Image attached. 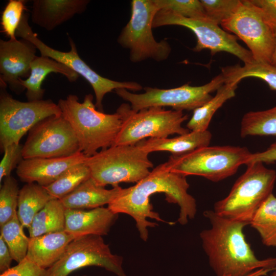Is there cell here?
Here are the masks:
<instances>
[{
  "label": "cell",
  "mask_w": 276,
  "mask_h": 276,
  "mask_svg": "<svg viewBox=\"0 0 276 276\" xmlns=\"http://www.w3.org/2000/svg\"><path fill=\"white\" fill-rule=\"evenodd\" d=\"M75 238L64 231L30 238L26 258L47 269L61 258L68 244Z\"/></svg>",
  "instance_id": "20"
},
{
  "label": "cell",
  "mask_w": 276,
  "mask_h": 276,
  "mask_svg": "<svg viewBox=\"0 0 276 276\" xmlns=\"http://www.w3.org/2000/svg\"><path fill=\"white\" fill-rule=\"evenodd\" d=\"M37 48L31 41L18 40H0V83L18 94L25 89L19 80L28 78L31 64L36 57Z\"/></svg>",
  "instance_id": "16"
},
{
  "label": "cell",
  "mask_w": 276,
  "mask_h": 276,
  "mask_svg": "<svg viewBox=\"0 0 276 276\" xmlns=\"http://www.w3.org/2000/svg\"><path fill=\"white\" fill-rule=\"evenodd\" d=\"M53 199L44 187L35 182L25 185L19 190L17 211L22 226L28 229L35 216Z\"/></svg>",
  "instance_id": "24"
},
{
  "label": "cell",
  "mask_w": 276,
  "mask_h": 276,
  "mask_svg": "<svg viewBox=\"0 0 276 276\" xmlns=\"http://www.w3.org/2000/svg\"><path fill=\"white\" fill-rule=\"evenodd\" d=\"M22 147L23 145L19 143L13 144L3 151L4 156L0 163L1 184L3 179L10 176L12 171L24 159Z\"/></svg>",
  "instance_id": "36"
},
{
  "label": "cell",
  "mask_w": 276,
  "mask_h": 276,
  "mask_svg": "<svg viewBox=\"0 0 276 276\" xmlns=\"http://www.w3.org/2000/svg\"><path fill=\"white\" fill-rule=\"evenodd\" d=\"M29 15L24 13L17 29L16 36L27 39L32 42L42 56L49 57L59 62L83 77L91 86L96 97L95 106L103 112L102 101L105 95L113 90L125 88L133 91H140L143 86L134 81H117L98 74L89 66L79 56L73 39L68 36L71 49L68 52H62L53 49L42 42L34 33L28 22Z\"/></svg>",
  "instance_id": "9"
},
{
  "label": "cell",
  "mask_w": 276,
  "mask_h": 276,
  "mask_svg": "<svg viewBox=\"0 0 276 276\" xmlns=\"http://www.w3.org/2000/svg\"><path fill=\"white\" fill-rule=\"evenodd\" d=\"M23 228L17 212L1 227L0 236L7 245L13 259L18 263L26 258L30 242V237L25 234Z\"/></svg>",
  "instance_id": "31"
},
{
  "label": "cell",
  "mask_w": 276,
  "mask_h": 276,
  "mask_svg": "<svg viewBox=\"0 0 276 276\" xmlns=\"http://www.w3.org/2000/svg\"><path fill=\"white\" fill-rule=\"evenodd\" d=\"M271 270H272L270 269H266V268L258 269L244 276H265L267 275V274ZM222 276H230V275H222Z\"/></svg>",
  "instance_id": "41"
},
{
  "label": "cell",
  "mask_w": 276,
  "mask_h": 276,
  "mask_svg": "<svg viewBox=\"0 0 276 276\" xmlns=\"http://www.w3.org/2000/svg\"><path fill=\"white\" fill-rule=\"evenodd\" d=\"M155 1L159 10H168L186 18H208L200 1L155 0Z\"/></svg>",
  "instance_id": "33"
},
{
  "label": "cell",
  "mask_w": 276,
  "mask_h": 276,
  "mask_svg": "<svg viewBox=\"0 0 276 276\" xmlns=\"http://www.w3.org/2000/svg\"><path fill=\"white\" fill-rule=\"evenodd\" d=\"M275 180V170L265 167L264 164L247 165L227 196L215 203L214 211L225 218L249 224L258 210L272 194Z\"/></svg>",
  "instance_id": "4"
},
{
  "label": "cell",
  "mask_w": 276,
  "mask_h": 276,
  "mask_svg": "<svg viewBox=\"0 0 276 276\" xmlns=\"http://www.w3.org/2000/svg\"><path fill=\"white\" fill-rule=\"evenodd\" d=\"M0 276H47V269L26 258L16 266L1 273Z\"/></svg>",
  "instance_id": "37"
},
{
  "label": "cell",
  "mask_w": 276,
  "mask_h": 276,
  "mask_svg": "<svg viewBox=\"0 0 276 276\" xmlns=\"http://www.w3.org/2000/svg\"><path fill=\"white\" fill-rule=\"evenodd\" d=\"M249 224L258 232L264 245L276 248V197L273 194L258 210Z\"/></svg>",
  "instance_id": "28"
},
{
  "label": "cell",
  "mask_w": 276,
  "mask_h": 276,
  "mask_svg": "<svg viewBox=\"0 0 276 276\" xmlns=\"http://www.w3.org/2000/svg\"><path fill=\"white\" fill-rule=\"evenodd\" d=\"M243 40L254 61L270 63L274 46V31L249 0L241 1L234 13L221 24Z\"/></svg>",
  "instance_id": "15"
},
{
  "label": "cell",
  "mask_w": 276,
  "mask_h": 276,
  "mask_svg": "<svg viewBox=\"0 0 276 276\" xmlns=\"http://www.w3.org/2000/svg\"><path fill=\"white\" fill-rule=\"evenodd\" d=\"M260 11L266 21L276 28V0H249Z\"/></svg>",
  "instance_id": "38"
},
{
  "label": "cell",
  "mask_w": 276,
  "mask_h": 276,
  "mask_svg": "<svg viewBox=\"0 0 276 276\" xmlns=\"http://www.w3.org/2000/svg\"><path fill=\"white\" fill-rule=\"evenodd\" d=\"M117 111L121 115L122 124L113 145H135L147 137L166 138L190 132L182 126L188 119L183 111L151 107L135 111L124 103Z\"/></svg>",
  "instance_id": "7"
},
{
  "label": "cell",
  "mask_w": 276,
  "mask_h": 276,
  "mask_svg": "<svg viewBox=\"0 0 276 276\" xmlns=\"http://www.w3.org/2000/svg\"><path fill=\"white\" fill-rule=\"evenodd\" d=\"M240 136H276V106L270 109L246 113L242 118Z\"/></svg>",
  "instance_id": "29"
},
{
  "label": "cell",
  "mask_w": 276,
  "mask_h": 276,
  "mask_svg": "<svg viewBox=\"0 0 276 276\" xmlns=\"http://www.w3.org/2000/svg\"><path fill=\"white\" fill-rule=\"evenodd\" d=\"M12 257L9 249L2 238L0 236V272L2 273L11 268V264L13 260Z\"/></svg>",
  "instance_id": "40"
},
{
  "label": "cell",
  "mask_w": 276,
  "mask_h": 276,
  "mask_svg": "<svg viewBox=\"0 0 276 276\" xmlns=\"http://www.w3.org/2000/svg\"><path fill=\"white\" fill-rule=\"evenodd\" d=\"M270 276H276V269L274 270V271L270 275Z\"/></svg>",
  "instance_id": "43"
},
{
  "label": "cell",
  "mask_w": 276,
  "mask_h": 276,
  "mask_svg": "<svg viewBox=\"0 0 276 276\" xmlns=\"http://www.w3.org/2000/svg\"><path fill=\"white\" fill-rule=\"evenodd\" d=\"M225 83L238 82L247 77H255L265 81L270 88L276 90V67L267 62L252 61L243 66L239 64L221 68Z\"/></svg>",
  "instance_id": "27"
},
{
  "label": "cell",
  "mask_w": 276,
  "mask_h": 276,
  "mask_svg": "<svg viewBox=\"0 0 276 276\" xmlns=\"http://www.w3.org/2000/svg\"><path fill=\"white\" fill-rule=\"evenodd\" d=\"M211 227L200 233L203 249L217 276H244L261 268L276 269V258L260 260L243 233L247 223L221 217L214 211L203 213Z\"/></svg>",
  "instance_id": "2"
},
{
  "label": "cell",
  "mask_w": 276,
  "mask_h": 276,
  "mask_svg": "<svg viewBox=\"0 0 276 276\" xmlns=\"http://www.w3.org/2000/svg\"><path fill=\"white\" fill-rule=\"evenodd\" d=\"M25 3L23 0H10L2 12V31L10 40L17 39L16 32L26 10Z\"/></svg>",
  "instance_id": "34"
},
{
  "label": "cell",
  "mask_w": 276,
  "mask_h": 276,
  "mask_svg": "<svg viewBox=\"0 0 276 276\" xmlns=\"http://www.w3.org/2000/svg\"><path fill=\"white\" fill-rule=\"evenodd\" d=\"M79 150L77 137L62 116H53L37 123L29 131L23 145L24 159L65 157Z\"/></svg>",
  "instance_id": "14"
},
{
  "label": "cell",
  "mask_w": 276,
  "mask_h": 276,
  "mask_svg": "<svg viewBox=\"0 0 276 276\" xmlns=\"http://www.w3.org/2000/svg\"><path fill=\"white\" fill-rule=\"evenodd\" d=\"M149 154L138 145H112L87 157L84 163L99 186L116 187L122 182H135L147 176L153 164Z\"/></svg>",
  "instance_id": "5"
},
{
  "label": "cell",
  "mask_w": 276,
  "mask_h": 276,
  "mask_svg": "<svg viewBox=\"0 0 276 276\" xmlns=\"http://www.w3.org/2000/svg\"><path fill=\"white\" fill-rule=\"evenodd\" d=\"M118 215L108 208L89 210L66 209L64 231L76 238L90 235L104 236L108 234Z\"/></svg>",
  "instance_id": "18"
},
{
  "label": "cell",
  "mask_w": 276,
  "mask_h": 276,
  "mask_svg": "<svg viewBox=\"0 0 276 276\" xmlns=\"http://www.w3.org/2000/svg\"><path fill=\"white\" fill-rule=\"evenodd\" d=\"M238 82L225 83L216 91V94L203 105L193 110V115L187 124L191 131L208 130L211 119L216 111L229 99L234 97Z\"/></svg>",
  "instance_id": "25"
},
{
  "label": "cell",
  "mask_w": 276,
  "mask_h": 276,
  "mask_svg": "<svg viewBox=\"0 0 276 276\" xmlns=\"http://www.w3.org/2000/svg\"><path fill=\"white\" fill-rule=\"evenodd\" d=\"M86 157L79 151L65 157L24 159L18 165L16 173L24 182L46 187L70 167L84 162Z\"/></svg>",
  "instance_id": "17"
},
{
  "label": "cell",
  "mask_w": 276,
  "mask_h": 276,
  "mask_svg": "<svg viewBox=\"0 0 276 276\" xmlns=\"http://www.w3.org/2000/svg\"><path fill=\"white\" fill-rule=\"evenodd\" d=\"M168 25L182 26L194 33L197 38L196 45L193 49L194 52L208 49L212 55L225 52L236 56L244 64L254 61L251 52L238 42L236 35L228 33L208 18H186L168 10H160L155 15L153 28Z\"/></svg>",
  "instance_id": "13"
},
{
  "label": "cell",
  "mask_w": 276,
  "mask_h": 276,
  "mask_svg": "<svg viewBox=\"0 0 276 276\" xmlns=\"http://www.w3.org/2000/svg\"><path fill=\"white\" fill-rule=\"evenodd\" d=\"M212 137V133L208 130L190 131L173 138H149L136 144L148 154L155 151H168L172 155H180L209 146Z\"/></svg>",
  "instance_id": "23"
},
{
  "label": "cell",
  "mask_w": 276,
  "mask_h": 276,
  "mask_svg": "<svg viewBox=\"0 0 276 276\" xmlns=\"http://www.w3.org/2000/svg\"><path fill=\"white\" fill-rule=\"evenodd\" d=\"M251 154L245 147L207 146L182 154L172 155L166 163L173 172L218 182L234 175L241 165H246Z\"/></svg>",
  "instance_id": "6"
},
{
  "label": "cell",
  "mask_w": 276,
  "mask_h": 276,
  "mask_svg": "<svg viewBox=\"0 0 276 276\" xmlns=\"http://www.w3.org/2000/svg\"><path fill=\"white\" fill-rule=\"evenodd\" d=\"M84 276H86V275H84Z\"/></svg>",
  "instance_id": "44"
},
{
  "label": "cell",
  "mask_w": 276,
  "mask_h": 276,
  "mask_svg": "<svg viewBox=\"0 0 276 276\" xmlns=\"http://www.w3.org/2000/svg\"><path fill=\"white\" fill-rule=\"evenodd\" d=\"M121 189L120 186L106 189L97 185L90 177L59 200L65 209L90 210L109 204L118 195Z\"/></svg>",
  "instance_id": "22"
},
{
  "label": "cell",
  "mask_w": 276,
  "mask_h": 276,
  "mask_svg": "<svg viewBox=\"0 0 276 276\" xmlns=\"http://www.w3.org/2000/svg\"><path fill=\"white\" fill-rule=\"evenodd\" d=\"M207 18L219 25L235 11L240 0H201Z\"/></svg>",
  "instance_id": "35"
},
{
  "label": "cell",
  "mask_w": 276,
  "mask_h": 276,
  "mask_svg": "<svg viewBox=\"0 0 276 276\" xmlns=\"http://www.w3.org/2000/svg\"><path fill=\"white\" fill-rule=\"evenodd\" d=\"M65 210L59 199L50 200L33 219L28 228L29 237L64 231Z\"/></svg>",
  "instance_id": "26"
},
{
  "label": "cell",
  "mask_w": 276,
  "mask_h": 276,
  "mask_svg": "<svg viewBox=\"0 0 276 276\" xmlns=\"http://www.w3.org/2000/svg\"><path fill=\"white\" fill-rule=\"evenodd\" d=\"M123 258L113 254L101 236L75 238L61 258L47 269V276H67L86 266L102 267L117 276H127L122 267Z\"/></svg>",
  "instance_id": "12"
},
{
  "label": "cell",
  "mask_w": 276,
  "mask_h": 276,
  "mask_svg": "<svg viewBox=\"0 0 276 276\" xmlns=\"http://www.w3.org/2000/svg\"><path fill=\"white\" fill-rule=\"evenodd\" d=\"M0 189V226L10 220L17 212L19 189L12 176L5 177Z\"/></svg>",
  "instance_id": "32"
},
{
  "label": "cell",
  "mask_w": 276,
  "mask_h": 276,
  "mask_svg": "<svg viewBox=\"0 0 276 276\" xmlns=\"http://www.w3.org/2000/svg\"><path fill=\"white\" fill-rule=\"evenodd\" d=\"M51 73L61 74L70 82L76 81L79 76L66 65L52 58L36 56L31 64L29 77L25 80H19L20 84L26 89L28 101L42 100L45 90L42 88L41 85L47 75Z\"/></svg>",
  "instance_id": "21"
},
{
  "label": "cell",
  "mask_w": 276,
  "mask_h": 276,
  "mask_svg": "<svg viewBox=\"0 0 276 276\" xmlns=\"http://www.w3.org/2000/svg\"><path fill=\"white\" fill-rule=\"evenodd\" d=\"M189 188L186 176L171 171L166 162L150 171L145 178L134 186L122 188L118 195L109 204L108 208L113 213L125 214L135 221L141 238L146 241L148 238V227H153L157 223L148 219L168 223L153 211L150 198L154 194L164 193L166 200L177 204L180 208L178 222L186 224L189 219H193L197 212L195 199L188 190Z\"/></svg>",
  "instance_id": "1"
},
{
  "label": "cell",
  "mask_w": 276,
  "mask_h": 276,
  "mask_svg": "<svg viewBox=\"0 0 276 276\" xmlns=\"http://www.w3.org/2000/svg\"><path fill=\"white\" fill-rule=\"evenodd\" d=\"M225 83L222 73L209 83L198 86L186 83L181 86L160 89L146 87L142 94L132 93L125 88L114 91L122 99L129 102L135 111L151 107H171L174 110H194L208 102L213 96L211 93L217 91Z\"/></svg>",
  "instance_id": "10"
},
{
  "label": "cell",
  "mask_w": 276,
  "mask_h": 276,
  "mask_svg": "<svg viewBox=\"0 0 276 276\" xmlns=\"http://www.w3.org/2000/svg\"><path fill=\"white\" fill-rule=\"evenodd\" d=\"M159 11L155 0H132L131 17L122 29L117 41L129 50V59L133 63L148 59L160 62L169 57L171 48L165 39L157 41L153 35V21Z\"/></svg>",
  "instance_id": "8"
},
{
  "label": "cell",
  "mask_w": 276,
  "mask_h": 276,
  "mask_svg": "<svg viewBox=\"0 0 276 276\" xmlns=\"http://www.w3.org/2000/svg\"><path fill=\"white\" fill-rule=\"evenodd\" d=\"M90 177L89 169L83 162L70 167L55 181L44 187L54 198L60 199Z\"/></svg>",
  "instance_id": "30"
},
{
  "label": "cell",
  "mask_w": 276,
  "mask_h": 276,
  "mask_svg": "<svg viewBox=\"0 0 276 276\" xmlns=\"http://www.w3.org/2000/svg\"><path fill=\"white\" fill-rule=\"evenodd\" d=\"M274 31V46L270 59V64L276 67V28H273Z\"/></svg>",
  "instance_id": "42"
},
{
  "label": "cell",
  "mask_w": 276,
  "mask_h": 276,
  "mask_svg": "<svg viewBox=\"0 0 276 276\" xmlns=\"http://www.w3.org/2000/svg\"><path fill=\"white\" fill-rule=\"evenodd\" d=\"M76 95L59 99L58 105L62 116L68 122L77 137L80 152L87 157L98 150L113 145L122 124L121 115L116 111L107 114L98 110L93 96L86 95L82 102Z\"/></svg>",
  "instance_id": "3"
},
{
  "label": "cell",
  "mask_w": 276,
  "mask_h": 276,
  "mask_svg": "<svg viewBox=\"0 0 276 276\" xmlns=\"http://www.w3.org/2000/svg\"><path fill=\"white\" fill-rule=\"evenodd\" d=\"M276 162V142L272 144L265 150L252 153L250 155L246 165L255 163L270 164Z\"/></svg>",
  "instance_id": "39"
},
{
  "label": "cell",
  "mask_w": 276,
  "mask_h": 276,
  "mask_svg": "<svg viewBox=\"0 0 276 276\" xmlns=\"http://www.w3.org/2000/svg\"><path fill=\"white\" fill-rule=\"evenodd\" d=\"M1 85L0 146L19 143L21 138L41 120L61 115L57 104L51 100L21 102L13 99Z\"/></svg>",
  "instance_id": "11"
},
{
  "label": "cell",
  "mask_w": 276,
  "mask_h": 276,
  "mask_svg": "<svg viewBox=\"0 0 276 276\" xmlns=\"http://www.w3.org/2000/svg\"><path fill=\"white\" fill-rule=\"evenodd\" d=\"M88 0H34L31 17L32 22L50 31L82 13L89 3Z\"/></svg>",
  "instance_id": "19"
}]
</instances>
